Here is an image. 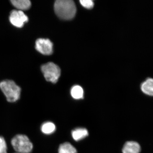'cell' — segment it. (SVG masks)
<instances>
[{"mask_svg":"<svg viewBox=\"0 0 153 153\" xmlns=\"http://www.w3.org/2000/svg\"><path fill=\"white\" fill-rule=\"evenodd\" d=\"M55 13L64 20L73 19L76 13V7L74 1L71 0H57L54 5Z\"/></svg>","mask_w":153,"mask_h":153,"instance_id":"6da1fadb","label":"cell"},{"mask_svg":"<svg viewBox=\"0 0 153 153\" xmlns=\"http://www.w3.org/2000/svg\"><path fill=\"white\" fill-rule=\"evenodd\" d=\"M0 88L9 102H13L20 99L21 88L11 80H4L0 82Z\"/></svg>","mask_w":153,"mask_h":153,"instance_id":"7a4b0ae2","label":"cell"},{"mask_svg":"<svg viewBox=\"0 0 153 153\" xmlns=\"http://www.w3.org/2000/svg\"><path fill=\"white\" fill-rule=\"evenodd\" d=\"M11 145L16 153H30L33 150V146L27 136L18 134L11 140Z\"/></svg>","mask_w":153,"mask_h":153,"instance_id":"3957f363","label":"cell"},{"mask_svg":"<svg viewBox=\"0 0 153 153\" xmlns=\"http://www.w3.org/2000/svg\"><path fill=\"white\" fill-rule=\"evenodd\" d=\"M41 71L47 81L55 83L60 75V68L55 63L49 62L41 66Z\"/></svg>","mask_w":153,"mask_h":153,"instance_id":"277c9868","label":"cell"},{"mask_svg":"<svg viewBox=\"0 0 153 153\" xmlns=\"http://www.w3.org/2000/svg\"><path fill=\"white\" fill-rule=\"evenodd\" d=\"M10 21L13 26L18 28H22L25 23L28 21V17L22 11L14 10L11 12Z\"/></svg>","mask_w":153,"mask_h":153,"instance_id":"5b68a950","label":"cell"},{"mask_svg":"<svg viewBox=\"0 0 153 153\" xmlns=\"http://www.w3.org/2000/svg\"><path fill=\"white\" fill-rule=\"evenodd\" d=\"M36 49L44 55H50L53 51V44L49 39L39 38L36 42Z\"/></svg>","mask_w":153,"mask_h":153,"instance_id":"8992f818","label":"cell"},{"mask_svg":"<svg viewBox=\"0 0 153 153\" xmlns=\"http://www.w3.org/2000/svg\"><path fill=\"white\" fill-rule=\"evenodd\" d=\"M122 151L123 153H140V146L136 142L128 141L124 145Z\"/></svg>","mask_w":153,"mask_h":153,"instance_id":"52a82bcc","label":"cell"},{"mask_svg":"<svg viewBox=\"0 0 153 153\" xmlns=\"http://www.w3.org/2000/svg\"><path fill=\"white\" fill-rule=\"evenodd\" d=\"M141 89L147 95L153 96V79L148 78L142 83Z\"/></svg>","mask_w":153,"mask_h":153,"instance_id":"ba28073f","label":"cell"},{"mask_svg":"<svg viewBox=\"0 0 153 153\" xmlns=\"http://www.w3.org/2000/svg\"><path fill=\"white\" fill-rule=\"evenodd\" d=\"M12 4L19 10H26L30 8L31 3L29 0H12Z\"/></svg>","mask_w":153,"mask_h":153,"instance_id":"9c48e42d","label":"cell"},{"mask_svg":"<svg viewBox=\"0 0 153 153\" xmlns=\"http://www.w3.org/2000/svg\"><path fill=\"white\" fill-rule=\"evenodd\" d=\"M72 137L76 141L80 140L87 137L88 134L87 130L85 128H77L72 131Z\"/></svg>","mask_w":153,"mask_h":153,"instance_id":"30bf717a","label":"cell"},{"mask_svg":"<svg viewBox=\"0 0 153 153\" xmlns=\"http://www.w3.org/2000/svg\"><path fill=\"white\" fill-rule=\"evenodd\" d=\"M56 126L55 124L51 122L44 123L41 126V131L45 134H51L55 131Z\"/></svg>","mask_w":153,"mask_h":153,"instance_id":"8fae6325","label":"cell"},{"mask_svg":"<svg viewBox=\"0 0 153 153\" xmlns=\"http://www.w3.org/2000/svg\"><path fill=\"white\" fill-rule=\"evenodd\" d=\"M58 153H76V150L70 143H65L60 145Z\"/></svg>","mask_w":153,"mask_h":153,"instance_id":"7c38bea8","label":"cell"},{"mask_svg":"<svg viewBox=\"0 0 153 153\" xmlns=\"http://www.w3.org/2000/svg\"><path fill=\"white\" fill-rule=\"evenodd\" d=\"M71 96L75 99H80L83 98V90L79 85H74L71 90Z\"/></svg>","mask_w":153,"mask_h":153,"instance_id":"4fadbf2b","label":"cell"},{"mask_svg":"<svg viewBox=\"0 0 153 153\" xmlns=\"http://www.w3.org/2000/svg\"><path fill=\"white\" fill-rule=\"evenodd\" d=\"M0 153H7V146L5 140L0 136Z\"/></svg>","mask_w":153,"mask_h":153,"instance_id":"5bb4252c","label":"cell"},{"mask_svg":"<svg viewBox=\"0 0 153 153\" xmlns=\"http://www.w3.org/2000/svg\"><path fill=\"white\" fill-rule=\"evenodd\" d=\"M79 2L82 6L88 9L92 8L94 5V3L91 0H81Z\"/></svg>","mask_w":153,"mask_h":153,"instance_id":"9a60e30c","label":"cell"},{"mask_svg":"<svg viewBox=\"0 0 153 153\" xmlns=\"http://www.w3.org/2000/svg\"></svg>","mask_w":153,"mask_h":153,"instance_id":"2e32d148","label":"cell"}]
</instances>
